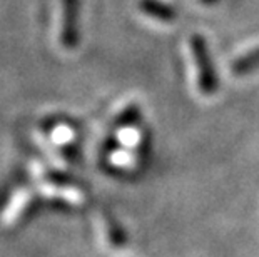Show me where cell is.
Returning <instances> with one entry per match:
<instances>
[{
	"instance_id": "2",
	"label": "cell",
	"mask_w": 259,
	"mask_h": 257,
	"mask_svg": "<svg viewBox=\"0 0 259 257\" xmlns=\"http://www.w3.org/2000/svg\"><path fill=\"white\" fill-rule=\"evenodd\" d=\"M141 9L151 17H156L164 22H170L178 17L176 10L170 5L161 2V0H141Z\"/></svg>"
},
{
	"instance_id": "1",
	"label": "cell",
	"mask_w": 259,
	"mask_h": 257,
	"mask_svg": "<svg viewBox=\"0 0 259 257\" xmlns=\"http://www.w3.org/2000/svg\"><path fill=\"white\" fill-rule=\"evenodd\" d=\"M191 50L192 57L197 65V77H199V89L204 95H212L218 90V75L214 70L211 54L207 50L206 40L199 34L191 37Z\"/></svg>"
},
{
	"instance_id": "3",
	"label": "cell",
	"mask_w": 259,
	"mask_h": 257,
	"mask_svg": "<svg viewBox=\"0 0 259 257\" xmlns=\"http://www.w3.org/2000/svg\"><path fill=\"white\" fill-rule=\"evenodd\" d=\"M256 67H259V48L236 60V62L233 64V72L238 74V75H242V74L251 72V70L256 69Z\"/></svg>"
}]
</instances>
